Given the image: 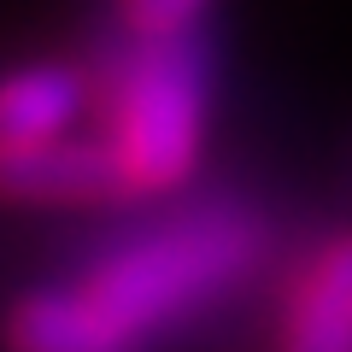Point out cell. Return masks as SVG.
Instances as JSON below:
<instances>
[{"instance_id": "7", "label": "cell", "mask_w": 352, "mask_h": 352, "mask_svg": "<svg viewBox=\"0 0 352 352\" xmlns=\"http://www.w3.org/2000/svg\"><path fill=\"white\" fill-rule=\"evenodd\" d=\"M206 0H124V18L135 36H188Z\"/></svg>"}, {"instance_id": "2", "label": "cell", "mask_w": 352, "mask_h": 352, "mask_svg": "<svg viewBox=\"0 0 352 352\" xmlns=\"http://www.w3.org/2000/svg\"><path fill=\"white\" fill-rule=\"evenodd\" d=\"M112 153L129 194L182 188L206 147V59L188 36H141L112 88Z\"/></svg>"}, {"instance_id": "6", "label": "cell", "mask_w": 352, "mask_h": 352, "mask_svg": "<svg viewBox=\"0 0 352 352\" xmlns=\"http://www.w3.org/2000/svg\"><path fill=\"white\" fill-rule=\"evenodd\" d=\"M282 352H352V235L311 258L294 294Z\"/></svg>"}, {"instance_id": "5", "label": "cell", "mask_w": 352, "mask_h": 352, "mask_svg": "<svg viewBox=\"0 0 352 352\" xmlns=\"http://www.w3.org/2000/svg\"><path fill=\"white\" fill-rule=\"evenodd\" d=\"M88 106V82L71 65H18L0 76V147L71 135Z\"/></svg>"}, {"instance_id": "1", "label": "cell", "mask_w": 352, "mask_h": 352, "mask_svg": "<svg viewBox=\"0 0 352 352\" xmlns=\"http://www.w3.org/2000/svg\"><path fill=\"white\" fill-rule=\"evenodd\" d=\"M252 252H258V229L235 212H200L182 223H164L153 235H135L112 247L82 288L100 300V311L135 340L159 335L164 323L212 305L223 288L247 276Z\"/></svg>"}, {"instance_id": "3", "label": "cell", "mask_w": 352, "mask_h": 352, "mask_svg": "<svg viewBox=\"0 0 352 352\" xmlns=\"http://www.w3.org/2000/svg\"><path fill=\"white\" fill-rule=\"evenodd\" d=\"M106 194H129L112 141L53 135V141H30V147H0V200L88 206Z\"/></svg>"}, {"instance_id": "4", "label": "cell", "mask_w": 352, "mask_h": 352, "mask_svg": "<svg viewBox=\"0 0 352 352\" xmlns=\"http://www.w3.org/2000/svg\"><path fill=\"white\" fill-rule=\"evenodd\" d=\"M6 346L12 352H141V340L118 329L88 288H41L18 300L12 323H6Z\"/></svg>"}]
</instances>
